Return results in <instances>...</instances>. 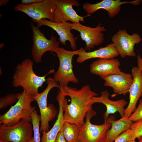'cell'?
<instances>
[{
	"instance_id": "obj_20",
	"label": "cell",
	"mask_w": 142,
	"mask_h": 142,
	"mask_svg": "<svg viewBox=\"0 0 142 142\" xmlns=\"http://www.w3.org/2000/svg\"><path fill=\"white\" fill-rule=\"evenodd\" d=\"M65 97L60 91L57 97L59 104V110L57 119L53 126L47 132L43 131L41 138V142H56L57 135L61 130L64 123L63 119V103L64 98Z\"/></svg>"
},
{
	"instance_id": "obj_36",
	"label": "cell",
	"mask_w": 142,
	"mask_h": 142,
	"mask_svg": "<svg viewBox=\"0 0 142 142\" xmlns=\"http://www.w3.org/2000/svg\"><path fill=\"white\" fill-rule=\"evenodd\" d=\"M130 142H136V141H135V140H134L133 141H130Z\"/></svg>"
},
{
	"instance_id": "obj_16",
	"label": "cell",
	"mask_w": 142,
	"mask_h": 142,
	"mask_svg": "<svg viewBox=\"0 0 142 142\" xmlns=\"http://www.w3.org/2000/svg\"><path fill=\"white\" fill-rule=\"evenodd\" d=\"M103 79L105 81L104 86L111 88L115 94L124 95L129 93L133 81L131 74L122 71L119 74L110 75Z\"/></svg>"
},
{
	"instance_id": "obj_31",
	"label": "cell",
	"mask_w": 142,
	"mask_h": 142,
	"mask_svg": "<svg viewBox=\"0 0 142 142\" xmlns=\"http://www.w3.org/2000/svg\"><path fill=\"white\" fill-rule=\"evenodd\" d=\"M9 1V0H1L0 1V6H2L6 4Z\"/></svg>"
},
{
	"instance_id": "obj_15",
	"label": "cell",
	"mask_w": 142,
	"mask_h": 142,
	"mask_svg": "<svg viewBox=\"0 0 142 142\" xmlns=\"http://www.w3.org/2000/svg\"><path fill=\"white\" fill-rule=\"evenodd\" d=\"M120 65V62L116 59H99L90 64V71L103 79L111 75L120 74L121 72Z\"/></svg>"
},
{
	"instance_id": "obj_19",
	"label": "cell",
	"mask_w": 142,
	"mask_h": 142,
	"mask_svg": "<svg viewBox=\"0 0 142 142\" xmlns=\"http://www.w3.org/2000/svg\"><path fill=\"white\" fill-rule=\"evenodd\" d=\"M77 62L82 63L89 59L99 58L103 59L114 58L119 54L114 44L110 43L106 46L99 48L92 52H87L83 49L78 53Z\"/></svg>"
},
{
	"instance_id": "obj_27",
	"label": "cell",
	"mask_w": 142,
	"mask_h": 142,
	"mask_svg": "<svg viewBox=\"0 0 142 142\" xmlns=\"http://www.w3.org/2000/svg\"><path fill=\"white\" fill-rule=\"evenodd\" d=\"M129 118L133 122L142 119V99L140 100L137 107Z\"/></svg>"
},
{
	"instance_id": "obj_24",
	"label": "cell",
	"mask_w": 142,
	"mask_h": 142,
	"mask_svg": "<svg viewBox=\"0 0 142 142\" xmlns=\"http://www.w3.org/2000/svg\"><path fill=\"white\" fill-rule=\"evenodd\" d=\"M22 93H11L1 97L0 98V109L4 108L16 103Z\"/></svg>"
},
{
	"instance_id": "obj_14",
	"label": "cell",
	"mask_w": 142,
	"mask_h": 142,
	"mask_svg": "<svg viewBox=\"0 0 142 142\" xmlns=\"http://www.w3.org/2000/svg\"><path fill=\"white\" fill-rule=\"evenodd\" d=\"M131 75L133 81L129 91V102L124 112V116L127 117H129L135 111L137 102L142 96V71L138 67H134L131 70Z\"/></svg>"
},
{
	"instance_id": "obj_13",
	"label": "cell",
	"mask_w": 142,
	"mask_h": 142,
	"mask_svg": "<svg viewBox=\"0 0 142 142\" xmlns=\"http://www.w3.org/2000/svg\"><path fill=\"white\" fill-rule=\"evenodd\" d=\"M37 23V27L39 28L43 26L48 27L55 31L59 36L58 40L63 45H66V42L68 41L71 48L73 50H76V40L78 37H75L71 32V23L67 22H56L43 19L35 21Z\"/></svg>"
},
{
	"instance_id": "obj_32",
	"label": "cell",
	"mask_w": 142,
	"mask_h": 142,
	"mask_svg": "<svg viewBox=\"0 0 142 142\" xmlns=\"http://www.w3.org/2000/svg\"><path fill=\"white\" fill-rule=\"evenodd\" d=\"M28 142H34L33 137Z\"/></svg>"
},
{
	"instance_id": "obj_1",
	"label": "cell",
	"mask_w": 142,
	"mask_h": 142,
	"mask_svg": "<svg viewBox=\"0 0 142 142\" xmlns=\"http://www.w3.org/2000/svg\"><path fill=\"white\" fill-rule=\"evenodd\" d=\"M59 89L65 96H68L71 99L69 104L65 97L63 99L64 122L74 124L80 128L85 123L84 119L87 113L93 109L92 99L97 94L92 90L88 85L79 89L68 85L60 87Z\"/></svg>"
},
{
	"instance_id": "obj_34",
	"label": "cell",
	"mask_w": 142,
	"mask_h": 142,
	"mask_svg": "<svg viewBox=\"0 0 142 142\" xmlns=\"http://www.w3.org/2000/svg\"><path fill=\"white\" fill-rule=\"evenodd\" d=\"M4 44L3 43H1V44H0V48H2L4 46V45H3Z\"/></svg>"
},
{
	"instance_id": "obj_33",
	"label": "cell",
	"mask_w": 142,
	"mask_h": 142,
	"mask_svg": "<svg viewBox=\"0 0 142 142\" xmlns=\"http://www.w3.org/2000/svg\"><path fill=\"white\" fill-rule=\"evenodd\" d=\"M139 141L138 142H142V136L138 139Z\"/></svg>"
},
{
	"instance_id": "obj_28",
	"label": "cell",
	"mask_w": 142,
	"mask_h": 142,
	"mask_svg": "<svg viewBox=\"0 0 142 142\" xmlns=\"http://www.w3.org/2000/svg\"><path fill=\"white\" fill-rule=\"evenodd\" d=\"M56 142H68L65 138L61 130L59 133L57 135Z\"/></svg>"
},
{
	"instance_id": "obj_11",
	"label": "cell",
	"mask_w": 142,
	"mask_h": 142,
	"mask_svg": "<svg viewBox=\"0 0 142 142\" xmlns=\"http://www.w3.org/2000/svg\"><path fill=\"white\" fill-rule=\"evenodd\" d=\"M80 4L76 0H56L54 12V22H62L70 21L73 23L84 22V18L90 14L81 16L78 15L73 6L78 7Z\"/></svg>"
},
{
	"instance_id": "obj_22",
	"label": "cell",
	"mask_w": 142,
	"mask_h": 142,
	"mask_svg": "<svg viewBox=\"0 0 142 142\" xmlns=\"http://www.w3.org/2000/svg\"><path fill=\"white\" fill-rule=\"evenodd\" d=\"M61 130L68 142H78L80 129L78 126L69 122H65Z\"/></svg>"
},
{
	"instance_id": "obj_18",
	"label": "cell",
	"mask_w": 142,
	"mask_h": 142,
	"mask_svg": "<svg viewBox=\"0 0 142 142\" xmlns=\"http://www.w3.org/2000/svg\"><path fill=\"white\" fill-rule=\"evenodd\" d=\"M135 2H121L120 0H103L93 4L86 2L83 4L82 7L87 14H93L100 9H105L108 12L109 16L112 18L119 13L121 5L125 3H134Z\"/></svg>"
},
{
	"instance_id": "obj_35",
	"label": "cell",
	"mask_w": 142,
	"mask_h": 142,
	"mask_svg": "<svg viewBox=\"0 0 142 142\" xmlns=\"http://www.w3.org/2000/svg\"><path fill=\"white\" fill-rule=\"evenodd\" d=\"M0 142H6V141H2L1 140H0Z\"/></svg>"
},
{
	"instance_id": "obj_25",
	"label": "cell",
	"mask_w": 142,
	"mask_h": 142,
	"mask_svg": "<svg viewBox=\"0 0 142 142\" xmlns=\"http://www.w3.org/2000/svg\"><path fill=\"white\" fill-rule=\"evenodd\" d=\"M136 138L132 130L129 129L123 132L114 141V142H130L135 140Z\"/></svg>"
},
{
	"instance_id": "obj_9",
	"label": "cell",
	"mask_w": 142,
	"mask_h": 142,
	"mask_svg": "<svg viewBox=\"0 0 142 142\" xmlns=\"http://www.w3.org/2000/svg\"><path fill=\"white\" fill-rule=\"evenodd\" d=\"M55 3L56 0H43L29 5L20 3L15 6L14 10L25 13L34 22L43 19L54 21Z\"/></svg>"
},
{
	"instance_id": "obj_8",
	"label": "cell",
	"mask_w": 142,
	"mask_h": 142,
	"mask_svg": "<svg viewBox=\"0 0 142 142\" xmlns=\"http://www.w3.org/2000/svg\"><path fill=\"white\" fill-rule=\"evenodd\" d=\"M32 124L22 119L14 125L0 126V140L7 142H28L32 138Z\"/></svg>"
},
{
	"instance_id": "obj_6",
	"label": "cell",
	"mask_w": 142,
	"mask_h": 142,
	"mask_svg": "<svg viewBox=\"0 0 142 142\" xmlns=\"http://www.w3.org/2000/svg\"><path fill=\"white\" fill-rule=\"evenodd\" d=\"M30 25L33 34L32 55L34 61L38 63L41 62L42 56L45 52L49 51L57 54L60 48V43L55 37L52 36L48 39L32 22H31Z\"/></svg>"
},
{
	"instance_id": "obj_3",
	"label": "cell",
	"mask_w": 142,
	"mask_h": 142,
	"mask_svg": "<svg viewBox=\"0 0 142 142\" xmlns=\"http://www.w3.org/2000/svg\"><path fill=\"white\" fill-rule=\"evenodd\" d=\"M34 100L33 96L29 92L23 90L16 104L6 113L0 115V124L11 126L22 119L32 122V113L35 107H32L31 104Z\"/></svg>"
},
{
	"instance_id": "obj_30",
	"label": "cell",
	"mask_w": 142,
	"mask_h": 142,
	"mask_svg": "<svg viewBox=\"0 0 142 142\" xmlns=\"http://www.w3.org/2000/svg\"><path fill=\"white\" fill-rule=\"evenodd\" d=\"M138 67L139 69L142 71V58L138 54L137 56Z\"/></svg>"
},
{
	"instance_id": "obj_4",
	"label": "cell",
	"mask_w": 142,
	"mask_h": 142,
	"mask_svg": "<svg viewBox=\"0 0 142 142\" xmlns=\"http://www.w3.org/2000/svg\"><path fill=\"white\" fill-rule=\"evenodd\" d=\"M47 80V86L42 92L33 96L38 106L41 118L40 132H47L50 127L49 123L55 117L58 113L57 109L52 104H47V99L48 94L53 88L56 87L59 89L60 86L53 78L49 77Z\"/></svg>"
},
{
	"instance_id": "obj_17",
	"label": "cell",
	"mask_w": 142,
	"mask_h": 142,
	"mask_svg": "<svg viewBox=\"0 0 142 142\" xmlns=\"http://www.w3.org/2000/svg\"><path fill=\"white\" fill-rule=\"evenodd\" d=\"M109 93L108 90L102 92L100 95L98 97H94L92 99L93 104L96 103H101L104 105L106 108V110L103 115L105 121L108 118L109 115L118 112L121 116L124 115L125 107L128 103L126 100L121 99L117 101H112L109 98Z\"/></svg>"
},
{
	"instance_id": "obj_21",
	"label": "cell",
	"mask_w": 142,
	"mask_h": 142,
	"mask_svg": "<svg viewBox=\"0 0 142 142\" xmlns=\"http://www.w3.org/2000/svg\"><path fill=\"white\" fill-rule=\"evenodd\" d=\"M111 125V128L107 131L104 142H113L116 138L125 131L130 129L133 122L129 117L124 115L120 119L115 120L111 117L106 120Z\"/></svg>"
},
{
	"instance_id": "obj_10",
	"label": "cell",
	"mask_w": 142,
	"mask_h": 142,
	"mask_svg": "<svg viewBox=\"0 0 142 142\" xmlns=\"http://www.w3.org/2000/svg\"><path fill=\"white\" fill-rule=\"evenodd\" d=\"M141 40L139 34L136 33L129 34L125 29L119 30L111 39L119 55L123 58L127 56H135V45L140 43Z\"/></svg>"
},
{
	"instance_id": "obj_2",
	"label": "cell",
	"mask_w": 142,
	"mask_h": 142,
	"mask_svg": "<svg viewBox=\"0 0 142 142\" xmlns=\"http://www.w3.org/2000/svg\"><path fill=\"white\" fill-rule=\"evenodd\" d=\"M34 62L27 58L18 64L13 77L12 84L15 88L21 87L23 90L29 92L33 96L39 93L38 90L47 81L46 77L49 74L55 73V70L50 69L45 75L39 76L34 72Z\"/></svg>"
},
{
	"instance_id": "obj_12",
	"label": "cell",
	"mask_w": 142,
	"mask_h": 142,
	"mask_svg": "<svg viewBox=\"0 0 142 142\" xmlns=\"http://www.w3.org/2000/svg\"><path fill=\"white\" fill-rule=\"evenodd\" d=\"M101 25L100 23L95 27L92 28L83 25L80 23H71V30L79 32L82 39L86 43L84 49L88 52L103 42L104 39L103 32L106 31V29Z\"/></svg>"
},
{
	"instance_id": "obj_7",
	"label": "cell",
	"mask_w": 142,
	"mask_h": 142,
	"mask_svg": "<svg viewBox=\"0 0 142 142\" xmlns=\"http://www.w3.org/2000/svg\"><path fill=\"white\" fill-rule=\"evenodd\" d=\"M96 114L93 109L87 113L85 121L80 128L78 142H104L111 125L106 120L100 125L92 124L90 120Z\"/></svg>"
},
{
	"instance_id": "obj_5",
	"label": "cell",
	"mask_w": 142,
	"mask_h": 142,
	"mask_svg": "<svg viewBox=\"0 0 142 142\" xmlns=\"http://www.w3.org/2000/svg\"><path fill=\"white\" fill-rule=\"evenodd\" d=\"M83 48L75 50L69 51L60 47L56 54L59 61L58 69L54 73L53 78L59 84L60 87L68 85L70 82L78 83V80L74 74L72 63L73 57Z\"/></svg>"
},
{
	"instance_id": "obj_26",
	"label": "cell",
	"mask_w": 142,
	"mask_h": 142,
	"mask_svg": "<svg viewBox=\"0 0 142 142\" xmlns=\"http://www.w3.org/2000/svg\"><path fill=\"white\" fill-rule=\"evenodd\" d=\"M130 129L133 131L135 137L138 139L142 136V119L133 122Z\"/></svg>"
},
{
	"instance_id": "obj_23",
	"label": "cell",
	"mask_w": 142,
	"mask_h": 142,
	"mask_svg": "<svg viewBox=\"0 0 142 142\" xmlns=\"http://www.w3.org/2000/svg\"><path fill=\"white\" fill-rule=\"evenodd\" d=\"M32 124L33 126V138L34 142H40L39 123L41 121L40 116L38 115L35 110L32 113Z\"/></svg>"
},
{
	"instance_id": "obj_29",
	"label": "cell",
	"mask_w": 142,
	"mask_h": 142,
	"mask_svg": "<svg viewBox=\"0 0 142 142\" xmlns=\"http://www.w3.org/2000/svg\"><path fill=\"white\" fill-rule=\"evenodd\" d=\"M43 0H22L21 4L27 5L42 1Z\"/></svg>"
}]
</instances>
